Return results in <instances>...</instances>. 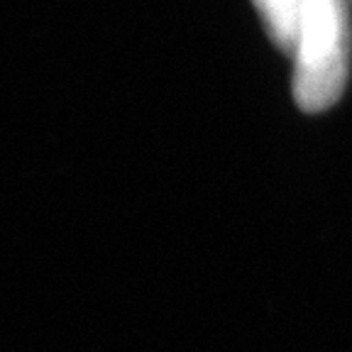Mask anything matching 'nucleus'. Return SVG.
<instances>
[{"label":"nucleus","mask_w":352,"mask_h":352,"mask_svg":"<svg viewBox=\"0 0 352 352\" xmlns=\"http://www.w3.org/2000/svg\"><path fill=\"white\" fill-rule=\"evenodd\" d=\"M294 59V98L323 113L342 96L350 72V15L345 0H308Z\"/></svg>","instance_id":"f257e3e1"},{"label":"nucleus","mask_w":352,"mask_h":352,"mask_svg":"<svg viewBox=\"0 0 352 352\" xmlns=\"http://www.w3.org/2000/svg\"><path fill=\"white\" fill-rule=\"evenodd\" d=\"M252 3L262 17L270 39L284 54L292 56L308 0H252Z\"/></svg>","instance_id":"f03ea898"}]
</instances>
